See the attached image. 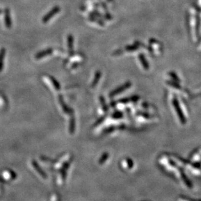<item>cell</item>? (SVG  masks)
<instances>
[{"label":"cell","mask_w":201,"mask_h":201,"mask_svg":"<svg viewBox=\"0 0 201 201\" xmlns=\"http://www.w3.org/2000/svg\"><path fill=\"white\" fill-rule=\"evenodd\" d=\"M60 11V7L58 6H55L53 7L51 11L46 14V15L44 16L43 18V22L44 24H46V23L49 22V20H50L51 18L53 17V16L57 15V13H59Z\"/></svg>","instance_id":"obj_1"},{"label":"cell","mask_w":201,"mask_h":201,"mask_svg":"<svg viewBox=\"0 0 201 201\" xmlns=\"http://www.w3.org/2000/svg\"><path fill=\"white\" fill-rule=\"evenodd\" d=\"M53 50L52 48H47L46 50H43L42 51H40V52H37L35 55V58L36 60H41L42 58H43L46 56H48L51 54L53 53Z\"/></svg>","instance_id":"obj_2"},{"label":"cell","mask_w":201,"mask_h":201,"mask_svg":"<svg viewBox=\"0 0 201 201\" xmlns=\"http://www.w3.org/2000/svg\"><path fill=\"white\" fill-rule=\"evenodd\" d=\"M59 102L60 105H61V107L63 112H64L65 114H73V111H72V109H70L69 107H68L66 104H65L64 100H63V97L61 95H59Z\"/></svg>","instance_id":"obj_3"},{"label":"cell","mask_w":201,"mask_h":201,"mask_svg":"<svg viewBox=\"0 0 201 201\" xmlns=\"http://www.w3.org/2000/svg\"><path fill=\"white\" fill-rule=\"evenodd\" d=\"M5 24L7 28L10 29L12 26V21H11L10 11L8 9H6L5 11Z\"/></svg>","instance_id":"obj_4"},{"label":"cell","mask_w":201,"mask_h":201,"mask_svg":"<svg viewBox=\"0 0 201 201\" xmlns=\"http://www.w3.org/2000/svg\"><path fill=\"white\" fill-rule=\"evenodd\" d=\"M67 42H68V48H69V55H73V47H74V37L72 35H69L67 37Z\"/></svg>","instance_id":"obj_5"},{"label":"cell","mask_w":201,"mask_h":201,"mask_svg":"<svg viewBox=\"0 0 201 201\" xmlns=\"http://www.w3.org/2000/svg\"><path fill=\"white\" fill-rule=\"evenodd\" d=\"M6 54V49L5 48H2L0 50V72H1L3 69L4 65V60Z\"/></svg>","instance_id":"obj_6"},{"label":"cell","mask_w":201,"mask_h":201,"mask_svg":"<svg viewBox=\"0 0 201 201\" xmlns=\"http://www.w3.org/2000/svg\"><path fill=\"white\" fill-rule=\"evenodd\" d=\"M49 79H50V80L51 82V83H52V84L53 86V87H54V88L55 89V90L59 91L61 90V86L59 84V82L51 76H49Z\"/></svg>","instance_id":"obj_7"},{"label":"cell","mask_w":201,"mask_h":201,"mask_svg":"<svg viewBox=\"0 0 201 201\" xmlns=\"http://www.w3.org/2000/svg\"><path fill=\"white\" fill-rule=\"evenodd\" d=\"M74 125H75V121H74V118L73 116V114H72L71 120H70V130L74 131Z\"/></svg>","instance_id":"obj_8"},{"label":"cell","mask_w":201,"mask_h":201,"mask_svg":"<svg viewBox=\"0 0 201 201\" xmlns=\"http://www.w3.org/2000/svg\"><path fill=\"white\" fill-rule=\"evenodd\" d=\"M1 10H0V15H1Z\"/></svg>","instance_id":"obj_9"}]
</instances>
